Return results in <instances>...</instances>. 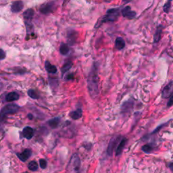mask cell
Segmentation results:
<instances>
[{
    "label": "cell",
    "instance_id": "obj_1",
    "mask_svg": "<svg viewBox=\"0 0 173 173\" xmlns=\"http://www.w3.org/2000/svg\"><path fill=\"white\" fill-rule=\"evenodd\" d=\"M87 83L89 94L93 98H95L99 94V78L98 68L95 65L89 73Z\"/></svg>",
    "mask_w": 173,
    "mask_h": 173
},
{
    "label": "cell",
    "instance_id": "obj_2",
    "mask_svg": "<svg viewBox=\"0 0 173 173\" xmlns=\"http://www.w3.org/2000/svg\"><path fill=\"white\" fill-rule=\"evenodd\" d=\"M81 168V160L79 156L75 154H73L68 164L66 173H79Z\"/></svg>",
    "mask_w": 173,
    "mask_h": 173
},
{
    "label": "cell",
    "instance_id": "obj_3",
    "mask_svg": "<svg viewBox=\"0 0 173 173\" xmlns=\"http://www.w3.org/2000/svg\"><path fill=\"white\" fill-rule=\"evenodd\" d=\"M20 109V107L18 106L16 104H8L5 106L4 108H2L1 113H2V116H4L8 114H14V113L17 112L18 110Z\"/></svg>",
    "mask_w": 173,
    "mask_h": 173
},
{
    "label": "cell",
    "instance_id": "obj_4",
    "mask_svg": "<svg viewBox=\"0 0 173 173\" xmlns=\"http://www.w3.org/2000/svg\"><path fill=\"white\" fill-rule=\"evenodd\" d=\"M173 95V81H170L162 91V98L164 99L170 98Z\"/></svg>",
    "mask_w": 173,
    "mask_h": 173
},
{
    "label": "cell",
    "instance_id": "obj_5",
    "mask_svg": "<svg viewBox=\"0 0 173 173\" xmlns=\"http://www.w3.org/2000/svg\"><path fill=\"white\" fill-rule=\"evenodd\" d=\"M119 16V10L118 9H111L109 10L107 12V14L103 20L104 22L106 21H114L118 18Z\"/></svg>",
    "mask_w": 173,
    "mask_h": 173
},
{
    "label": "cell",
    "instance_id": "obj_6",
    "mask_svg": "<svg viewBox=\"0 0 173 173\" xmlns=\"http://www.w3.org/2000/svg\"><path fill=\"white\" fill-rule=\"evenodd\" d=\"M121 139L120 138V137H114L111 139V141L109 143L108 147L107 149V153L109 156H111L112 155L113 152H114L115 148L116 147V145L119 144V142L121 141Z\"/></svg>",
    "mask_w": 173,
    "mask_h": 173
},
{
    "label": "cell",
    "instance_id": "obj_7",
    "mask_svg": "<svg viewBox=\"0 0 173 173\" xmlns=\"http://www.w3.org/2000/svg\"><path fill=\"white\" fill-rule=\"evenodd\" d=\"M122 14L124 17H126L129 19H133L135 18L136 12L132 11L130 6H126L122 10Z\"/></svg>",
    "mask_w": 173,
    "mask_h": 173
},
{
    "label": "cell",
    "instance_id": "obj_8",
    "mask_svg": "<svg viewBox=\"0 0 173 173\" xmlns=\"http://www.w3.org/2000/svg\"><path fill=\"white\" fill-rule=\"evenodd\" d=\"M32 154V152L31 149H26L25 150L23 151L22 153H18L17 156L18 158L22 162H25L31 157Z\"/></svg>",
    "mask_w": 173,
    "mask_h": 173
},
{
    "label": "cell",
    "instance_id": "obj_9",
    "mask_svg": "<svg viewBox=\"0 0 173 173\" xmlns=\"http://www.w3.org/2000/svg\"><path fill=\"white\" fill-rule=\"evenodd\" d=\"M22 136L26 139H31L34 135V130L30 126H26L22 130Z\"/></svg>",
    "mask_w": 173,
    "mask_h": 173
},
{
    "label": "cell",
    "instance_id": "obj_10",
    "mask_svg": "<svg viewBox=\"0 0 173 173\" xmlns=\"http://www.w3.org/2000/svg\"><path fill=\"white\" fill-rule=\"evenodd\" d=\"M24 7V4L22 1H16L14 2L11 6V10L12 12H21Z\"/></svg>",
    "mask_w": 173,
    "mask_h": 173
},
{
    "label": "cell",
    "instance_id": "obj_11",
    "mask_svg": "<svg viewBox=\"0 0 173 173\" xmlns=\"http://www.w3.org/2000/svg\"><path fill=\"white\" fill-rule=\"evenodd\" d=\"M163 29H164V26H163L162 25H159L157 27V29H156V33L154 35V43H157L158 42H159L160 40Z\"/></svg>",
    "mask_w": 173,
    "mask_h": 173
},
{
    "label": "cell",
    "instance_id": "obj_12",
    "mask_svg": "<svg viewBox=\"0 0 173 173\" xmlns=\"http://www.w3.org/2000/svg\"><path fill=\"white\" fill-rule=\"evenodd\" d=\"M126 141H127V140H126V138H122L121 139V141H120V143H119L117 148H116V156H118L120 154H121V153L123 151V149H124L125 146L126 144Z\"/></svg>",
    "mask_w": 173,
    "mask_h": 173
},
{
    "label": "cell",
    "instance_id": "obj_13",
    "mask_svg": "<svg viewBox=\"0 0 173 173\" xmlns=\"http://www.w3.org/2000/svg\"><path fill=\"white\" fill-rule=\"evenodd\" d=\"M20 96L16 92H11L6 96V100L7 102H14L18 100Z\"/></svg>",
    "mask_w": 173,
    "mask_h": 173
},
{
    "label": "cell",
    "instance_id": "obj_14",
    "mask_svg": "<svg viewBox=\"0 0 173 173\" xmlns=\"http://www.w3.org/2000/svg\"><path fill=\"white\" fill-rule=\"evenodd\" d=\"M82 114H83L82 110L81 108H78V109H76L75 111L71 112L69 114V115H70V116H71V118L72 119H73V120H78L80 118H81Z\"/></svg>",
    "mask_w": 173,
    "mask_h": 173
},
{
    "label": "cell",
    "instance_id": "obj_15",
    "mask_svg": "<svg viewBox=\"0 0 173 173\" xmlns=\"http://www.w3.org/2000/svg\"><path fill=\"white\" fill-rule=\"evenodd\" d=\"M45 66L46 71L49 73H50V74H55V73L57 72V68H56L55 66L51 64L49 62L46 61Z\"/></svg>",
    "mask_w": 173,
    "mask_h": 173
},
{
    "label": "cell",
    "instance_id": "obj_16",
    "mask_svg": "<svg viewBox=\"0 0 173 173\" xmlns=\"http://www.w3.org/2000/svg\"><path fill=\"white\" fill-rule=\"evenodd\" d=\"M53 7H54V5L52 4H48L45 6H43L41 8V12L43 14H49V13H51L53 11Z\"/></svg>",
    "mask_w": 173,
    "mask_h": 173
},
{
    "label": "cell",
    "instance_id": "obj_17",
    "mask_svg": "<svg viewBox=\"0 0 173 173\" xmlns=\"http://www.w3.org/2000/svg\"><path fill=\"white\" fill-rule=\"evenodd\" d=\"M60 120L59 118H54L49 120V121L48 122V124L52 129H56L58 126L60 124Z\"/></svg>",
    "mask_w": 173,
    "mask_h": 173
},
{
    "label": "cell",
    "instance_id": "obj_18",
    "mask_svg": "<svg viewBox=\"0 0 173 173\" xmlns=\"http://www.w3.org/2000/svg\"><path fill=\"white\" fill-rule=\"evenodd\" d=\"M115 46H116V48L119 49V50H121V49H122L123 48L125 47V42L122 38L118 37L117 39H116Z\"/></svg>",
    "mask_w": 173,
    "mask_h": 173
},
{
    "label": "cell",
    "instance_id": "obj_19",
    "mask_svg": "<svg viewBox=\"0 0 173 173\" xmlns=\"http://www.w3.org/2000/svg\"><path fill=\"white\" fill-rule=\"evenodd\" d=\"M133 102L131 101H129L125 103L122 107V111L125 112H129L133 108Z\"/></svg>",
    "mask_w": 173,
    "mask_h": 173
},
{
    "label": "cell",
    "instance_id": "obj_20",
    "mask_svg": "<svg viewBox=\"0 0 173 173\" xmlns=\"http://www.w3.org/2000/svg\"><path fill=\"white\" fill-rule=\"evenodd\" d=\"M154 145L150 144H145L141 148L142 151L145 152V153H146V154H150V153H152V151L154 150Z\"/></svg>",
    "mask_w": 173,
    "mask_h": 173
},
{
    "label": "cell",
    "instance_id": "obj_21",
    "mask_svg": "<svg viewBox=\"0 0 173 173\" xmlns=\"http://www.w3.org/2000/svg\"><path fill=\"white\" fill-rule=\"evenodd\" d=\"M70 51V49L68 45L65 44V43H62L60 45V52L62 55H66L68 54V52Z\"/></svg>",
    "mask_w": 173,
    "mask_h": 173
},
{
    "label": "cell",
    "instance_id": "obj_22",
    "mask_svg": "<svg viewBox=\"0 0 173 173\" xmlns=\"http://www.w3.org/2000/svg\"><path fill=\"white\" fill-rule=\"evenodd\" d=\"M33 14H34V11H33V10H31V9L27 10L24 13L25 18L26 20H27V21L31 20L33 16Z\"/></svg>",
    "mask_w": 173,
    "mask_h": 173
},
{
    "label": "cell",
    "instance_id": "obj_23",
    "mask_svg": "<svg viewBox=\"0 0 173 173\" xmlns=\"http://www.w3.org/2000/svg\"><path fill=\"white\" fill-rule=\"evenodd\" d=\"M72 66V63L71 62H68L65 63L64 65L63 66L62 68V74H64V73H66V72L68 71L71 68Z\"/></svg>",
    "mask_w": 173,
    "mask_h": 173
},
{
    "label": "cell",
    "instance_id": "obj_24",
    "mask_svg": "<svg viewBox=\"0 0 173 173\" xmlns=\"http://www.w3.org/2000/svg\"><path fill=\"white\" fill-rule=\"evenodd\" d=\"M28 168L31 171H36L38 169V164L35 161H32L29 164Z\"/></svg>",
    "mask_w": 173,
    "mask_h": 173
},
{
    "label": "cell",
    "instance_id": "obj_25",
    "mask_svg": "<svg viewBox=\"0 0 173 173\" xmlns=\"http://www.w3.org/2000/svg\"><path fill=\"white\" fill-rule=\"evenodd\" d=\"M172 2V0H167V2H166L165 3V4L164 5V7H163V10H164V12L166 13V14H168L170 11Z\"/></svg>",
    "mask_w": 173,
    "mask_h": 173
},
{
    "label": "cell",
    "instance_id": "obj_26",
    "mask_svg": "<svg viewBox=\"0 0 173 173\" xmlns=\"http://www.w3.org/2000/svg\"><path fill=\"white\" fill-rule=\"evenodd\" d=\"M28 95L30 98H31L32 99H39V95L35 90L33 89H29L28 91Z\"/></svg>",
    "mask_w": 173,
    "mask_h": 173
},
{
    "label": "cell",
    "instance_id": "obj_27",
    "mask_svg": "<svg viewBox=\"0 0 173 173\" xmlns=\"http://www.w3.org/2000/svg\"><path fill=\"white\" fill-rule=\"evenodd\" d=\"M47 161L45 160L44 159H40L39 160V165L40 167H41L42 169H45L46 167H47Z\"/></svg>",
    "mask_w": 173,
    "mask_h": 173
},
{
    "label": "cell",
    "instance_id": "obj_28",
    "mask_svg": "<svg viewBox=\"0 0 173 173\" xmlns=\"http://www.w3.org/2000/svg\"><path fill=\"white\" fill-rule=\"evenodd\" d=\"M172 106H173V95L169 98V100L167 102V107L168 108L171 107Z\"/></svg>",
    "mask_w": 173,
    "mask_h": 173
},
{
    "label": "cell",
    "instance_id": "obj_29",
    "mask_svg": "<svg viewBox=\"0 0 173 173\" xmlns=\"http://www.w3.org/2000/svg\"><path fill=\"white\" fill-rule=\"evenodd\" d=\"M6 58V54L3 49H1V60H4Z\"/></svg>",
    "mask_w": 173,
    "mask_h": 173
},
{
    "label": "cell",
    "instance_id": "obj_30",
    "mask_svg": "<svg viewBox=\"0 0 173 173\" xmlns=\"http://www.w3.org/2000/svg\"><path fill=\"white\" fill-rule=\"evenodd\" d=\"M168 167L170 168V169H171V171L173 172V162H171V163H169Z\"/></svg>",
    "mask_w": 173,
    "mask_h": 173
},
{
    "label": "cell",
    "instance_id": "obj_31",
    "mask_svg": "<svg viewBox=\"0 0 173 173\" xmlns=\"http://www.w3.org/2000/svg\"><path fill=\"white\" fill-rule=\"evenodd\" d=\"M67 79L68 80H70V79H74V76H73V75L71 74V75H68V76H67Z\"/></svg>",
    "mask_w": 173,
    "mask_h": 173
},
{
    "label": "cell",
    "instance_id": "obj_32",
    "mask_svg": "<svg viewBox=\"0 0 173 173\" xmlns=\"http://www.w3.org/2000/svg\"><path fill=\"white\" fill-rule=\"evenodd\" d=\"M28 116H29V118L30 119H32V117H31V114H29Z\"/></svg>",
    "mask_w": 173,
    "mask_h": 173
}]
</instances>
